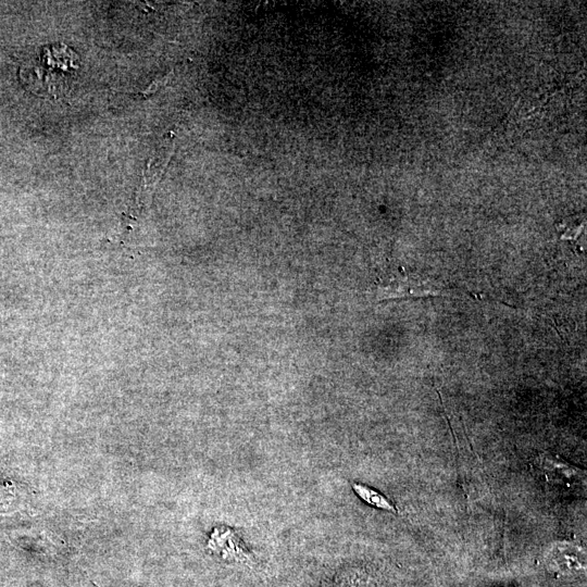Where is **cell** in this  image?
Instances as JSON below:
<instances>
[{"label":"cell","mask_w":587,"mask_h":587,"mask_svg":"<svg viewBox=\"0 0 587 587\" xmlns=\"http://www.w3.org/2000/svg\"><path fill=\"white\" fill-rule=\"evenodd\" d=\"M352 489L360 499L374 508L394 513L397 511L395 505L383 494L367 485L354 483Z\"/></svg>","instance_id":"cell-2"},{"label":"cell","mask_w":587,"mask_h":587,"mask_svg":"<svg viewBox=\"0 0 587 587\" xmlns=\"http://www.w3.org/2000/svg\"><path fill=\"white\" fill-rule=\"evenodd\" d=\"M537 469L544 480L552 488L569 491L585 486L584 472L558 455L548 453L540 455Z\"/></svg>","instance_id":"cell-1"},{"label":"cell","mask_w":587,"mask_h":587,"mask_svg":"<svg viewBox=\"0 0 587 587\" xmlns=\"http://www.w3.org/2000/svg\"><path fill=\"white\" fill-rule=\"evenodd\" d=\"M214 547H211L217 552L222 553L223 558L229 557L235 560H245L248 558L245 549L241 548V542L237 537H234V533L230 534V539H212Z\"/></svg>","instance_id":"cell-3"}]
</instances>
